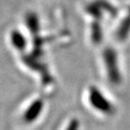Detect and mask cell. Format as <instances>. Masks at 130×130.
<instances>
[{"label":"cell","instance_id":"7a4b0ae2","mask_svg":"<svg viewBox=\"0 0 130 130\" xmlns=\"http://www.w3.org/2000/svg\"><path fill=\"white\" fill-rule=\"evenodd\" d=\"M89 100L90 103L96 109L103 113H109L112 110V105L108 100L100 93V91L96 88H91L89 91Z\"/></svg>","mask_w":130,"mask_h":130},{"label":"cell","instance_id":"5b68a950","mask_svg":"<svg viewBox=\"0 0 130 130\" xmlns=\"http://www.w3.org/2000/svg\"><path fill=\"white\" fill-rule=\"evenodd\" d=\"M11 40H12L14 46L16 47L17 49H24V46H25V40H24V36L17 31H14V32H12Z\"/></svg>","mask_w":130,"mask_h":130},{"label":"cell","instance_id":"8992f818","mask_svg":"<svg viewBox=\"0 0 130 130\" xmlns=\"http://www.w3.org/2000/svg\"><path fill=\"white\" fill-rule=\"evenodd\" d=\"M78 127H79V122L76 119H73L71 121L69 126L67 127V130H78Z\"/></svg>","mask_w":130,"mask_h":130},{"label":"cell","instance_id":"3957f363","mask_svg":"<svg viewBox=\"0 0 130 130\" xmlns=\"http://www.w3.org/2000/svg\"><path fill=\"white\" fill-rule=\"evenodd\" d=\"M43 105V103L41 100H35V101L30 106V108L26 110L25 114H24V120L26 122H32L35 119H36L37 117L39 116V114L42 111Z\"/></svg>","mask_w":130,"mask_h":130},{"label":"cell","instance_id":"6da1fadb","mask_svg":"<svg viewBox=\"0 0 130 130\" xmlns=\"http://www.w3.org/2000/svg\"><path fill=\"white\" fill-rule=\"evenodd\" d=\"M103 56L109 80L113 83H118L120 81V73L118 67L117 53L114 52L113 49L107 48L104 52Z\"/></svg>","mask_w":130,"mask_h":130},{"label":"cell","instance_id":"277c9868","mask_svg":"<svg viewBox=\"0 0 130 130\" xmlns=\"http://www.w3.org/2000/svg\"><path fill=\"white\" fill-rule=\"evenodd\" d=\"M130 31V12L124 20V22L122 23L121 25L118 28V32H117V37L118 40L122 41L124 40L128 35V32Z\"/></svg>","mask_w":130,"mask_h":130}]
</instances>
